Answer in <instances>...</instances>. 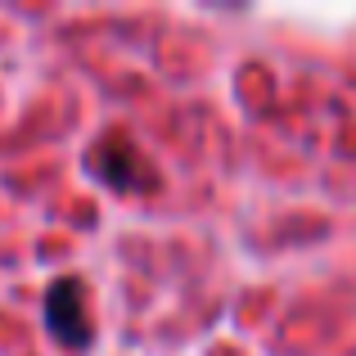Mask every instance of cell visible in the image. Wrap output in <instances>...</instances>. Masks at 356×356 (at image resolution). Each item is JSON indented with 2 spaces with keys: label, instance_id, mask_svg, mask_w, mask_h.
I'll use <instances>...</instances> for the list:
<instances>
[{
  "label": "cell",
  "instance_id": "obj_1",
  "mask_svg": "<svg viewBox=\"0 0 356 356\" xmlns=\"http://www.w3.org/2000/svg\"><path fill=\"white\" fill-rule=\"evenodd\" d=\"M45 325L63 348H86L90 343V321H86V289L81 280H54L45 293Z\"/></svg>",
  "mask_w": 356,
  "mask_h": 356
},
{
  "label": "cell",
  "instance_id": "obj_2",
  "mask_svg": "<svg viewBox=\"0 0 356 356\" xmlns=\"http://www.w3.org/2000/svg\"><path fill=\"white\" fill-rule=\"evenodd\" d=\"M95 172H99V181L104 185H113V190H140V185H149V172H145V163L136 158V149L127 145V140H99V149H95Z\"/></svg>",
  "mask_w": 356,
  "mask_h": 356
}]
</instances>
